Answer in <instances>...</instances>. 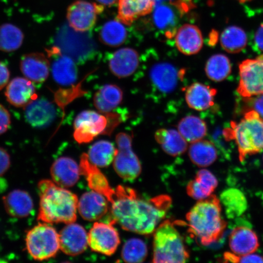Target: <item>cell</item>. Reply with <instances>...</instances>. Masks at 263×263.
I'll return each mask as SVG.
<instances>
[{"label":"cell","instance_id":"obj_15","mask_svg":"<svg viewBox=\"0 0 263 263\" xmlns=\"http://www.w3.org/2000/svg\"><path fill=\"white\" fill-rule=\"evenodd\" d=\"M78 210L82 218L88 221L103 218L109 210L106 197L94 191L84 194L78 200Z\"/></svg>","mask_w":263,"mask_h":263},{"label":"cell","instance_id":"obj_29","mask_svg":"<svg viewBox=\"0 0 263 263\" xmlns=\"http://www.w3.org/2000/svg\"><path fill=\"white\" fill-rule=\"evenodd\" d=\"M221 205L224 206L227 216L229 219L237 218L244 214L248 207L245 194L236 189L223 191L220 196Z\"/></svg>","mask_w":263,"mask_h":263},{"label":"cell","instance_id":"obj_24","mask_svg":"<svg viewBox=\"0 0 263 263\" xmlns=\"http://www.w3.org/2000/svg\"><path fill=\"white\" fill-rule=\"evenodd\" d=\"M217 90L202 83L196 82L185 91V100L190 108L197 111L209 109L215 103Z\"/></svg>","mask_w":263,"mask_h":263},{"label":"cell","instance_id":"obj_44","mask_svg":"<svg viewBox=\"0 0 263 263\" xmlns=\"http://www.w3.org/2000/svg\"><path fill=\"white\" fill-rule=\"evenodd\" d=\"M10 78V72L6 65L0 62V90L8 85Z\"/></svg>","mask_w":263,"mask_h":263},{"label":"cell","instance_id":"obj_14","mask_svg":"<svg viewBox=\"0 0 263 263\" xmlns=\"http://www.w3.org/2000/svg\"><path fill=\"white\" fill-rule=\"evenodd\" d=\"M48 57L51 59L50 68L52 77L58 84L68 86L77 81L78 70L73 59L62 54L57 49L48 51Z\"/></svg>","mask_w":263,"mask_h":263},{"label":"cell","instance_id":"obj_42","mask_svg":"<svg viewBox=\"0 0 263 263\" xmlns=\"http://www.w3.org/2000/svg\"><path fill=\"white\" fill-rule=\"evenodd\" d=\"M247 101L251 104L252 110L257 113L263 119V95L254 97L247 98Z\"/></svg>","mask_w":263,"mask_h":263},{"label":"cell","instance_id":"obj_4","mask_svg":"<svg viewBox=\"0 0 263 263\" xmlns=\"http://www.w3.org/2000/svg\"><path fill=\"white\" fill-rule=\"evenodd\" d=\"M223 135L227 140L235 141L241 162L263 150V119L254 110L246 112L238 123L232 122Z\"/></svg>","mask_w":263,"mask_h":263},{"label":"cell","instance_id":"obj_47","mask_svg":"<svg viewBox=\"0 0 263 263\" xmlns=\"http://www.w3.org/2000/svg\"><path fill=\"white\" fill-rule=\"evenodd\" d=\"M238 1L240 2V3H246V2H249V1H251V0H238Z\"/></svg>","mask_w":263,"mask_h":263},{"label":"cell","instance_id":"obj_33","mask_svg":"<svg viewBox=\"0 0 263 263\" xmlns=\"http://www.w3.org/2000/svg\"><path fill=\"white\" fill-rule=\"evenodd\" d=\"M117 149L114 144L106 140L95 143L90 148L87 154L90 162L97 167L109 166L114 162Z\"/></svg>","mask_w":263,"mask_h":263},{"label":"cell","instance_id":"obj_48","mask_svg":"<svg viewBox=\"0 0 263 263\" xmlns=\"http://www.w3.org/2000/svg\"><path fill=\"white\" fill-rule=\"evenodd\" d=\"M0 262H2L1 259H0Z\"/></svg>","mask_w":263,"mask_h":263},{"label":"cell","instance_id":"obj_22","mask_svg":"<svg viewBox=\"0 0 263 263\" xmlns=\"http://www.w3.org/2000/svg\"><path fill=\"white\" fill-rule=\"evenodd\" d=\"M175 42L179 51L188 55L198 53L203 44L201 31L191 24L183 25L176 31Z\"/></svg>","mask_w":263,"mask_h":263},{"label":"cell","instance_id":"obj_23","mask_svg":"<svg viewBox=\"0 0 263 263\" xmlns=\"http://www.w3.org/2000/svg\"><path fill=\"white\" fill-rule=\"evenodd\" d=\"M155 3V0H118V20L130 25L141 16L149 14Z\"/></svg>","mask_w":263,"mask_h":263},{"label":"cell","instance_id":"obj_37","mask_svg":"<svg viewBox=\"0 0 263 263\" xmlns=\"http://www.w3.org/2000/svg\"><path fill=\"white\" fill-rule=\"evenodd\" d=\"M153 21L156 28L164 31L167 39H172L176 34V15L168 6H157L154 12Z\"/></svg>","mask_w":263,"mask_h":263},{"label":"cell","instance_id":"obj_39","mask_svg":"<svg viewBox=\"0 0 263 263\" xmlns=\"http://www.w3.org/2000/svg\"><path fill=\"white\" fill-rule=\"evenodd\" d=\"M226 262H263V257L254 254L248 255H236L232 252H226L223 256Z\"/></svg>","mask_w":263,"mask_h":263},{"label":"cell","instance_id":"obj_6","mask_svg":"<svg viewBox=\"0 0 263 263\" xmlns=\"http://www.w3.org/2000/svg\"><path fill=\"white\" fill-rule=\"evenodd\" d=\"M49 223L42 222L29 230L26 235L27 251L36 260L53 258L60 249L59 234Z\"/></svg>","mask_w":263,"mask_h":263},{"label":"cell","instance_id":"obj_21","mask_svg":"<svg viewBox=\"0 0 263 263\" xmlns=\"http://www.w3.org/2000/svg\"><path fill=\"white\" fill-rule=\"evenodd\" d=\"M229 245L233 254L248 255L257 251L259 242L254 231L247 227L239 226L230 233Z\"/></svg>","mask_w":263,"mask_h":263},{"label":"cell","instance_id":"obj_27","mask_svg":"<svg viewBox=\"0 0 263 263\" xmlns=\"http://www.w3.org/2000/svg\"><path fill=\"white\" fill-rule=\"evenodd\" d=\"M123 98V91L118 85L106 84L95 94L94 106L100 112L107 114L119 106Z\"/></svg>","mask_w":263,"mask_h":263},{"label":"cell","instance_id":"obj_19","mask_svg":"<svg viewBox=\"0 0 263 263\" xmlns=\"http://www.w3.org/2000/svg\"><path fill=\"white\" fill-rule=\"evenodd\" d=\"M52 181L58 185L69 188L77 183L81 175L80 166L70 157L59 158L51 167Z\"/></svg>","mask_w":263,"mask_h":263},{"label":"cell","instance_id":"obj_30","mask_svg":"<svg viewBox=\"0 0 263 263\" xmlns=\"http://www.w3.org/2000/svg\"><path fill=\"white\" fill-rule=\"evenodd\" d=\"M189 154L192 162L199 167L210 166L218 158L215 144L208 140H200L192 143Z\"/></svg>","mask_w":263,"mask_h":263},{"label":"cell","instance_id":"obj_46","mask_svg":"<svg viewBox=\"0 0 263 263\" xmlns=\"http://www.w3.org/2000/svg\"><path fill=\"white\" fill-rule=\"evenodd\" d=\"M97 1L100 3L101 5L110 6L115 4L118 0H97Z\"/></svg>","mask_w":263,"mask_h":263},{"label":"cell","instance_id":"obj_40","mask_svg":"<svg viewBox=\"0 0 263 263\" xmlns=\"http://www.w3.org/2000/svg\"><path fill=\"white\" fill-rule=\"evenodd\" d=\"M11 115L6 108L0 104V135L8 130L11 125Z\"/></svg>","mask_w":263,"mask_h":263},{"label":"cell","instance_id":"obj_12","mask_svg":"<svg viewBox=\"0 0 263 263\" xmlns=\"http://www.w3.org/2000/svg\"><path fill=\"white\" fill-rule=\"evenodd\" d=\"M185 71L179 70L175 66L167 62L154 64L149 73L153 84L163 93H172L182 80Z\"/></svg>","mask_w":263,"mask_h":263},{"label":"cell","instance_id":"obj_41","mask_svg":"<svg viewBox=\"0 0 263 263\" xmlns=\"http://www.w3.org/2000/svg\"><path fill=\"white\" fill-rule=\"evenodd\" d=\"M107 117V126L104 135H110L118 124L121 122V117L116 113L108 112L106 114Z\"/></svg>","mask_w":263,"mask_h":263},{"label":"cell","instance_id":"obj_34","mask_svg":"<svg viewBox=\"0 0 263 263\" xmlns=\"http://www.w3.org/2000/svg\"><path fill=\"white\" fill-rule=\"evenodd\" d=\"M126 28L118 20H114L105 24L101 29L100 39L104 44L116 47L126 40Z\"/></svg>","mask_w":263,"mask_h":263},{"label":"cell","instance_id":"obj_17","mask_svg":"<svg viewBox=\"0 0 263 263\" xmlns=\"http://www.w3.org/2000/svg\"><path fill=\"white\" fill-rule=\"evenodd\" d=\"M139 64V54L130 48L118 49L110 55L108 60L110 70L119 78L130 77L136 71Z\"/></svg>","mask_w":263,"mask_h":263},{"label":"cell","instance_id":"obj_9","mask_svg":"<svg viewBox=\"0 0 263 263\" xmlns=\"http://www.w3.org/2000/svg\"><path fill=\"white\" fill-rule=\"evenodd\" d=\"M107 126L106 115L93 110H84L75 118L74 139L80 144L90 143L98 135L103 134Z\"/></svg>","mask_w":263,"mask_h":263},{"label":"cell","instance_id":"obj_7","mask_svg":"<svg viewBox=\"0 0 263 263\" xmlns=\"http://www.w3.org/2000/svg\"><path fill=\"white\" fill-rule=\"evenodd\" d=\"M116 141L118 149L114 160L115 172L125 180L136 179L141 173V165L139 158L133 149L131 136L120 133L116 137Z\"/></svg>","mask_w":263,"mask_h":263},{"label":"cell","instance_id":"obj_11","mask_svg":"<svg viewBox=\"0 0 263 263\" xmlns=\"http://www.w3.org/2000/svg\"><path fill=\"white\" fill-rule=\"evenodd\" d=\"M92 251L108 256L113 255L120 244L119 234L113 223L95 222L88 234Z\"/></svg>","mask_w":263,"mask_h":263},{"label":"cell","instance_id":"obj_13","mask_svg":"<svg viewBox=\"0 0 263 263\" xmlns=\"http://www.w3.org/2000/svg\"><path fill=\"white\" fill-rule=\"evenodd\" d=\"M60 249L65 254H82L88 246V234L83 227L74 222L68 223L59 234Z\"/></svg>","mask_w":263,"mask_h":263},{"label":"cell","instance_id":"obj_28","mask_svg":"<svg viewBox=\"0 0 263 263\" xmlns=\"http://www.w3.org/2000/svg\"><path fill=\"white\" fill-rule=\"evenodd\" d=\"M155 139L162 149L171 156H178L188 148V143L179 131L160 129L156 131Z\"/></svg>","mask_w":263,"mask_h":263},{"label":"cell","instance_id":"obj_2","mask_svg":"<svg viewBox=\"0 0 263 263\" xmlns=\"http://www.w3.org/2000/svg\"><path fill=\"white\" fill-rule=\"evenodd\" d=\"M38 189L40 197L39 221L49 224H68L76 221L79 200L75 194L49 180H41Z\"/></svg>","mask_w":263,"mask_h":263},{"label":"cell","instance_id":"obj_31","mask_svg":"<svg viewBox=\"0 0 263 263\" xmlns=\"http://www.w3.org/2000/svg\"><path fill=\"white\" fill-rule=\"evenodd\" d=\"M220 42L222 47L229 53H238L244 49L248 44L246 32L236 26H229L222 32Z\"/></svg>","mask_w":263,"mask_h":263},{"label":"cell","instance_id":"obj_20","mask_svg":"<svg viewBox=\"0 0 263 263\" xmlns=\"http://www.w3.org/2000/svg\"><path fill=\"white\" fill-rule=\"evenodd\" d=\"M25 108L26 119L32 127H48L53 122L57 116L53 104L44 99H35Z\"/></svg>","mask_w":263,"mask_h":263},{"label":"cell","instance_id":"obj_3","mask_svg":"<svg viewBox=\"0 0 263 263\" xmlns=\"http://www.w3.org/2000/svg\"><path fill=\"white\" fill-rule=\"evenodd\" d=\"M189 231L203 246L218 242L222 237L227 222L222 217V206L215 195L199 200L186 214Z\"/></svg>","mask_w":263,"mask_h":263},{"label":"cell","instance_id":"obj_35","mask_svg":"<svg viewBox=\"0 0 263 263\" xmlns=\"http://www.w3.org/2000/svg\"><path fill=\"white\" fill-rule=\"evenodd\" d=\"M205 73L213 81L221 82L231 73V64L228 57L221 54H217L210 57L206 62Z\"/></svg>","mask_w":263,"mask_h":263},{"label":"cell","instance_id":"obj_16","mask_svg":"<svg viewBox=\"0 0 263 263\" xmlns=\"http://www.w3.org/2000/svg\"><path fill=\"white\" fill-rule=\"evenodd\" d=\"M21 70L26 79L35 83L47 80L50 71V61L41 52L25 54L22 58Z\"/></svg>","mask_w":263,"mask_h":263},{"label":"cell","instance_id":"obj_26","mask_svg":"<svg viewBox=\"0 0 263 263\" xmlns=\"http://www.w3.org/2000/svg\"><path fill=\"white\" fill-rule=\"evenodd\" d=\"M3 202L9 215L18 218L29 215L34 206L31 196L20 190H13L3 197Z\"/></svg>","mask_w":263,"mask_h":263},{"label":"cell","instance_id":"obj_8","mask_svg":"<svg viewBox=\"0 0 263 263\" xmlns=\"http://www.w3.org/2000/svg\"><path fill=\"white\" fill-rule=\"evenodd\" d=\"M239 70L238 93L246 99L263 95V55L242 61Z\"/></svg>","mask_w":263,"mask_h":263},{"label":"cell","instance_id":"obj_18","mask_svg":"<svg viewBox=\"0 0 263 263\" xmlns=\"http://www.w3.org/2000/svg\"><path fill=\"white\" fill-rule=\"evenodd\" d=\"M10 104L16 107H25L37 99L32 82L26 78H16L9 82L5 92Z\"/></svg>","mask_w":263,"mask_h":263},{"label":"cell","instance_id":"obj_43","mask_svg":"<svg viewBox=\"0 0 263 263\" xmlns=\"http://www.w3.org/2000/svg\"><path fill=\"white\" fill-rule=\"evenodd\" d=\"M11 165V159L7 151L0 147V177L4 175Z\"/></svg>","mask_w":263,"mask_h":263},{"label":"cell","instance_id":"obj_32","mask_svg":"<svg viewBox=\"0 0 263 263\" xmlns=\"http://www.w3.org/2000/svg\"><path fill=\"white\" fill-rule=\"evenodd\" d=\"M178 130L187 142L192 143L203 139L207 133V126L204 121L190 115L180 121Z\"/></svg>","mask_w":263,"mask_h":263},{"label":"cell","instance_id":"obj_1","mask_svg":"<svg viewBox=\"0 0 263 263\" xmlns=\"http://www.w3.org/2000/svg\"><path fill=\"white\" fill-rule=\"evenodd\" d=\"M106 197L111 205V222H117L124 230L141 235L155 231L172 202L167 195L144 199L134 189L123 185L111 189Z\"/></svg>","mask_w":263,"mask_h":263},{"label":"cell","instance_id":"obj_10","mask_svg":"<svg viewBox=\"0 0 263 263\" xmlns=\"http://www.w3.org/2000/svg\"><path fill=\"white\" fill-rule=\"evenodd\" d=\"M103 5L78 0L69 6L67 18L69 25L76 31L84 32L93 28L97 16L103 11Z\"/></svg>","mask_w":263,"mask_h":263},{"label":"cell","instance_id":"obj_5","mask_svg":"<svg viewBox=\"0 0 263 263\" xmlns=\"http://www.w3.org/2000/svg\"><path fill=\"white\" fill-rule=\"evenodd\" d=\"M190 254L180 234L173 223L166 220L154 231L153 262L183 263Z\"/></svg>","mask_w":263,"mask_h":263},{"label":"cell","instance_id":"obj_45","mask_svg":"<svg viewBox=\"0 0 263 263\" xmlns=\"http://www.w3.org/2000/svg\"><path fill=\"white\" fill-rule=\"evenodd\" d=\"M254 43L258 50L263 52V24L259 26L255 33Z\"/></svg>","mask_w":263,"mask_h":263},{"label":"cell","instance_id":"obj_36","mask_svg":"<svg viewBox=\"0 0 263 263\" xmlns=\"http://www.w3.org/2000/svg\"><path fill=\"white\" fill-rule=\"evenodd\" d=\"M24 39V33L16 26L10 24L0 26V50L8 52L17 50Z\"/></svg>","mask_w":263,"mask_h":263},{"label":"cell","instance_id":"obj_25","mask_svg":"<svg viewBox=\"0 0 263 263\" xmlns=\"http://www.w3.org/2000/svg\"><path fill=\"white\" fill-rule=\"evenodd\" d=\"M218 185V180L214 174L208 170H201L187 185L186 192L192 198L201 200L212 196Z\"/></svg>","mask_w":263,"mask_h":263},{"label":"cell","instance_id":"obj_38","mask_svg":"<svg viewBox=\"0 0 263 263\" xmlns=\"http://www.w3.org/2000/svg\"><path fill=\"white\" fill-rule=\"evenodd\" d=\"M147 255V246L142 240L132 238L123 246L121 256L126 262H141L145 260Z\"/></svg>","mask_w":263,"mask_h":263}]
</instances>
